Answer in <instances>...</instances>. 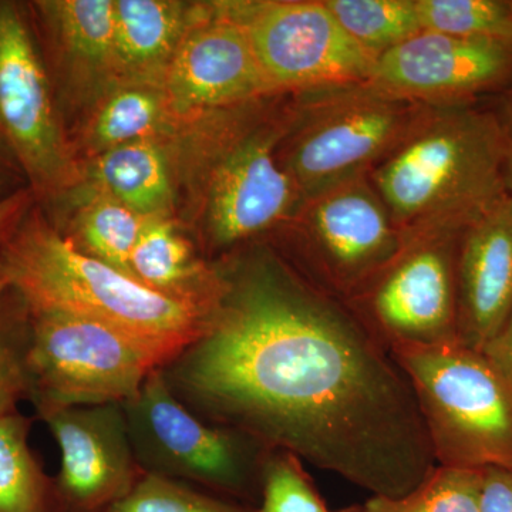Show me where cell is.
Wrapping results in <instances>:
<instances>
[{"label": "cell", "instance_id": "9", "mask_svg": "<svg viewBox=\"0 0 512 512\" xmlns=\"http://www.w3.org/2000/svg\"><path fill=\"white\" fill-rule=\"evenodd\" d=\"M231 15L247 29L274 92H312L372 77L375 57L357 45L323 0L239 6Z\"/></svg>", "mask_w": 512, "mask_h": 512}, {"label": "cell", "instance_id": "23", "mask_svg": "<svg viewBox=\"0 0 512 512\" xmlns=\"http://www.w3.org/2000/svg\"><path fill=\"white\" fill-rule=\"evenodd\" d=\"M484 470L436 466L402 497H372L365 512H481Z\"/></svg>", "mask_w": 512, "mask_h": 512}, {"label": "cell", "instance_id": "28", "mask_svg": "<svg viewBox=\"0 0 512 512\" xmlns=\"http://www.w3.org/2000/svg\"><path fill=\"white\" fill-rule=\"evenodd\" d=\"M106 512H258L190 484L143 474L133 490Z\"/></svg>", "mask_w": 512, "mask_h": 512}, {"label": "cell", "instance_id": "21", "mask_svg": "<svg viewBox=\"0 0 512 512\" xmlns=\"http://www.w3.org/2000/svg\"><path fill=\"white\" fill-rule=\"evenodd\" d=\"M37 8L55 29L73 60L106 69L116 63V2L113 0H57Z\"/></svg>", "mask_w": 512, "mask_h": 512}, {"label": "cell", "instance_id": "8", "mask_svg": "<svg viewBox=\"0 0 512 512\" xmlns=\"http://www.w3.org/2000/svg\"><path fill=\"white\" fill-rule=\"evenodd\" d=\"M461 234L410 239L348 305L387 349L458 343Z\"/></svg>", "mask_w": 512, "mask_h": 512}, {"label": "cell", "instance_id": "35", "mask_svg": "<svg viewBox=\"0 0 512 512\" xmlns=\"http://www.w3.org/2000/svg\"><path fill=\"white\" fill-rule=\"evenodd\" d=\"M508 2H510V8H511V12H512V0H508Z\"/></svg>", "mask_w": 512, "mask_h": 512}, {"label": "cell", "instance_id": "11", "mask_svg": "<svg viewBox=\"0 0 512 512\" xmlns=\"http://www.w3.org/2000/svg\"><path fill=\"white\" fill-rule=\"evenodd\" d=\"M0 136L37 191L67 183L70 161L45 67L25 16L10 2L0 3Z\"/></svg>", "mask_w": 512, "mask_h": 512}, {"label": "cell", "instance_id": "2", "mask_svg": "<svg viewBox=\"0 0 512 512\" xmlns=\"http://www.w3.org/2000/svg\"><path fill=\"white\" fill-rule=\"evenodd\" d=\"M372 184L404 242L461 234L508 195L500 137L488 106H423Z\"/></svg>", "mask_w": 512, "mask_h": 512}, {"label": "cell", "instance_id": "4", "mask_svg": "<svg viewBox=\"0 0 512 512\" xmlns=\"http://www.w3.org/2000/svg\"><path fill=\"white\" fill-rule=\"evenodd\" d=\"M412 384L437 466L512 467V387L461 343L390 350Z\"/></svg>", "mask_w": 512, "mask_h": 512}, {"label": "cell", "instance_id": "7", "mask_svg": "<svg viewBox=\"0 0 512 512\" xmlns=\"http://www.w3.org/2000/svg\"><path fill=\"white\" fill-rule=\"evenodd\" d=\"M305 93L309 100L284 161L305 201L365 177L400 143L424 106L370 83Z\"/></svg>", "mask_w": 512, "mask_h": 512}, {"label": "cell", "instance_id": "31", "mask_svg": "<svg viewBox=\"0 0 512 512\" xmlns=\"http://www.w3.org/2000/svg\"><path fill=\"white\" fill-rule=\"evenodd\" d=\"M481 512H512V467L485 468Z\"/></svg>", "mask_w": 512, "mask_h": 512}, {"label": "cell", "instance_id": "25", "mask_svg": "<svg viewBox=\"0 0 512 512\" xmlns=\"http://www.w3.org/2000/svg\"><path fill=\"white\" fill-rule=\"evenodd\" d=\"M147 218L101 195L84 210L79 225L84 254L131 275L130 261ZM134 278V276H133Z\"/></svg>", "mask_w": 512, "mask_h": 512}, {"label": "cell", "instance_id": "3", "mask_svg": "<svg viewBox=\"0 0 512 512\" xmlns=\"http://www.w3.org/2000/svg\"><path fill=\"white\" fill-rule=\"evenodd\" d=\"M18 292L32 311L109 323L173 360L200 336L208 315L84 254L45 222L19 224L0 259V291ZM165 363V365H167Z\"/></svg>", "mask_w": 512, "mask_h": 512}, {"label": "cell", "instance_id": "32", "mask_svg": "<svg viewBox=\"0 0 512 512\" xmlns=\"http://www.w3.org/2000/svg\"><path fill=\"white\" fill-rule=\"evenodd\" d=\"M512 387V305L500 328L480 350Z\"/></svg>", "mask_w": 512, "mask_h": 512}, {"label": "cell", "instance_id": "5", "mask_svg": "<svg viewBox=\"0 0 512 512\" xmlns=\"http://www.w3.org/2000/svg\"><path fill=\"white\" fill-rule=\"evenodd\" d=\"M123 404L128 437L143 474L198 484L218 494H261L262 467L271 448L244 431L202 419L188 409L165 379L150 373Z\"/></svg>", "mask_w": 512, "mask_h": 512}, {"label": "cell", "instance_id": "12", "mask_svg": "<svg viewBox=\"0 0 512 512\" xmlns=\"http://www.w3.org/2000/svg\"><path fill=\"white\" fill-rule=\"evenodd\" d=\"M369 83L424 106L477 103L512 86V43L421 30L377 57Z\"/></svg>", "mask_w": 512, "mask_h": 512}, {"label": "cell", "instance_id": "26", "mask_svg": "<svg viewBox=\"0 0 512 512\" xmlns=\"http://www.w3.org/2000/svg\"><path fill=\"white\" fill-rule=\"evenodd\" d=\"M164 96L150 84L133 83L111 94L97 114L93 138L104 151L150 140L163 123Z\"/></svg>", "mask_w": 512, "mask_h": 512}, {"label": "cell", "instance_id": "14", "mask_svg": "<svg viewBox=\"0 0 512 512\" xmlns=\"http://www.w3.org/2000/svg\"><path fill=\"white\" fill-rule=\"evenodd\" d=\"M281 133L265 128L225 151L212 173L208 220L212 241L229 248L274 227L305 197L284 163L275 156Z\"/></svg>", "mask_w": 512, "mask_h": 512}, {"label": "cell", "instance_id": "6", "mask_svg": "<svg viewBox=\"0 0 512 512\" xmlns=\"http://www.w3.org/2000/svg\"><path fill=\"white\" fill-rule=\"evenodd\" d=\"M165 363L156 349L109 323L32 311L29 400L37 413L127 402Z\"/></svg>", "mask_w": 512, "mask_h": 512}, {"label": "cell", "instance_id": "20", "mask_svg": "<svg viewBox=\"0 0 512 512\" xmlns=\"http://www.w3.org/2000/svg\"><path fill=\"white\" fill-rule=\"evenodd\" d=\"M30 426L19 412L0 417V512H55L52 478L29 446Z\"/></svg>", "mask_w": 512, "mask_h": 512}, {"label": "cell", "instance_id": "33", "mask_svg": "<svg viewBox=\"0 0 512 512\" xmlns=\"http://www.w3.org/2000/svg\"><path fill=\"white\" fill-rule=\"evenodd\" d=\"M28 192L19 191L9 197L0 200V259H2L3 251L8 245L10 237H12L15 229L18 228L20 215L25 211L28 205Z\"/></svg>", "mask_w": 512, "mask_h": 512}, {"label": "cell", "instance_id": "27", "mask_svg": "<svg viewBox=\"0 0 512 512\" xmlns=\"http://www.w3.org/2000/svg\"><path fill=\"white\" fill-rule=\"evenodd\" d=\"M421 30L512 43L508 0H416Z\"/></svg>", "mask_w": 512, "mask_h": 512}, {"label": "cell", "instance_id": "10", "mask_svg": "<svg viewBox=\"0 0 512 512\" xmlns=\"http://www.w3.org/2000/svg\"><path fill=\"white\" fill-rule=\"evenodd\" d=\"M365 177L320 192L302 207L303 251L311 279L345 302L362 291L406 244Z\"/></svg>", "mask_w": 512, "mask_h": 512}, {"label": "cell", "instance_id": "18", "mask_svg": "<svg viewBox=\"0 0 512 512\" xmlns=\"http://www.w3.org/2000/svg\"><path fill=\"white\" fill-rule=\"evenodd\" d=\"M114 69L147 84L167 72L185 35L184 6L165 0H116Z\"/></svg>", "mask_w": 512, "mask_h": 512}, {"label": "cell", "instance_id": "24", "mask_svg": "<svg viewBox=\"0 0 512 512\" xmlns=\"http://www.w3.org/2000/svg\"><path fill=\"white\" fill-rule=\"evenodd\" d=\"M32 311L12 289L0 291V417L19 412L18 404L30 399L29 353Z\"/></svg>", "mask_w": 512, "mask_h": 512}, {"label": "cell", "instance_id": "19", "mask_svg": "<svg viewBox=\"0 0 512 512\" xmlns=\"http://www.w3.org/2000/svg\"><path fill=\"white\" fill-rule=\"evenodd\" d=\"M103 194L143 217H165L173 202L170 165L151 140L110 148L94 167Z\"/></svg>", "mask_w": 512, "mask_h": 512}, {"label": "cell", "instance_id": "16", "mask_svg": "<svg viewBox=\"0 0 512 512\" xmlns=\"http://www.w3.org/2000/svg\"><path fill=\"white\" fill-rule=\"evenodd\" d=\"M458 343L481 350L512 305V197L461 232L457 248Z\"/></svg>", "mask_w": 512, "mask_h": 512}, {"label": "cell", "instance_id": "17", "mask_svg": "<svg viewBox=\"0 0 512 512\" xmlns=\"http://www.w3.org/2000/svg\"><path fill=\"white\" fill-rule=\"evenodd\" d=\"M131 275L170 298L210 315L224 291L221 271L202 264L165 217L147 218L130 261Z\"/></svg>", "mask_w": 512, "mask_h": 512}, {"label": "cell", "instance_id": "15", "mask_svg": "<svg viewBox=\"0 0 512 512\" xmlns=\"http://www.w3.org/2000/svg\"><path fill=\"white\" fill-rule=\"evenodd\" d=\"M165 86L180 109L234 106L274 92L247 29L232 15L185 32L165 72Z\"/></svg>", "mask_w": 512, "mask_h": 512}, {"label": "cell", "instance_id": "22", "mask_svg": "<svg viewBox=\"0 0 512 512\" xmlns=\"http://www.w3.org/2000/svg\"><path fill=\"white\" fill-rule=\"evenodd\" d=\"M340 26L377 59L421 32L416 0H323Z\"/></svg>", "mask_w": 512, "mask_h": 512}, {"label": "cell", "instance_id": "29", "mask_svg": "<svg viewBox=\"0 0 512 512\" xmlns=\"http://www.w3.org/2000/svg\"><path fill=\"white\" fill-rule=\"evenodd\" d=\"M258 512H332L312 483L302 460L291 451L271 448L261 476Z\"/></svg>", "mask_w": 512, "mask_h": 512}, {"label": "cell", "instance_id": "1", "mask_svg": "<svg viewBox=\"0 0 512 512\" xmlns=\"http://www.w3.org/2000/svg\"><path fill=\"white\" fill-rule=\"evenodd\" d=\"M221 272L200 336L163 366L188 409L372 497H402L429 476L412 384L348 303L274 255Z\"/></svg>", "mask_w": 512, "mask_h": 512}, {"label": "cell", "instance_id": "34", "mask_svg": "<svg viewBox=\"0 0 512 512\" xmlns=\"http://www.w3.org/2000/svg\"><path fill=\"white\" fill-rule=\"evenodd\" d=\"M342 512H365V510H363V508H353V510H346Z\"/></svg>", "mask_w": 512, "mask_h": 512}, {"label": "cell", "instance_id": "13", "mask_svg": "<svg viewBox=\"0 0 512 512\" xmlns=\"http://www.w3.org/2000/svg\"><path fill=\"white\" fill-rule=\"evenodd\" d=\"M60 448L52 478L55 512H106L143 476L128 437L123 404L64 407L37 413Z\"/></svg>", "mask_w": 512, "mask_h": 512}, {"label": "cell", "instance_id": "30", "mask_svg": "<svg viewBox=\"0 0 512 512\" xmlns=\"http://www.w3.org/2000/svg\"><path fill=\"white\" fill-rule=\"evenodd\" d=\"M488 109L493 114L500 137L505 190L512 197V86L504 92L495 94L494 100L488 104Z\"/></svg>", "mask_w": 512, "mask_h": 512}]
</instances>
